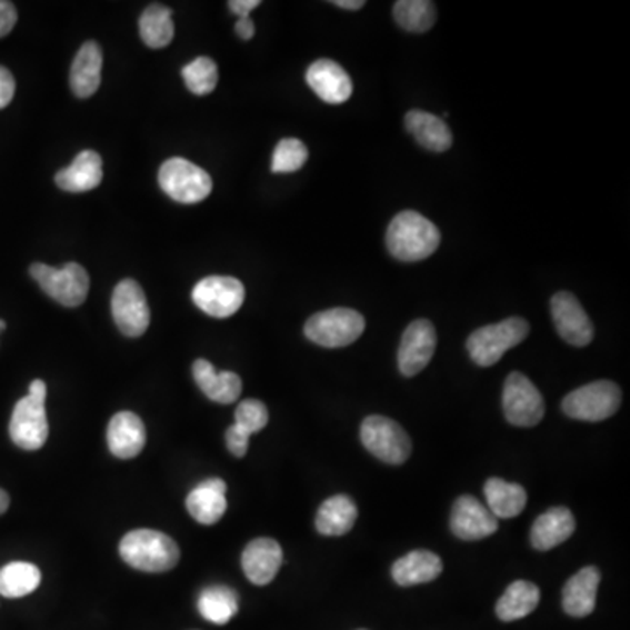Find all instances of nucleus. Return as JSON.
Wrapping results in <instances>:
<instances>
[{
  "instance_id": "f257e3e1",
  "label": "nucleus",
  "mask_w": 630,
  "mask_h": 630,
  "mask_svg": "<svg viewBox=\"0 0 630 630\" xmlns=\"http://www.w3.org/2000/svg\"><path fill=\"white\" fill-rule=\"evenodd\" d=\"M440 230L428 218L413 210H404L392 219L389 224L386 243L396 260L412 261L428 260L440 246Z\"/></svg>"
},
{
  "instance_id": "f03ea898",
  "label": "nucleus",
  "mask_w": 630,
  "mask_h": 630,
  "mask_svg": "<svg viewBox=\"0 0 630 630\" xmlns=\"http://www.w3.org/2000/svg\"><path fill=\"white\" fill-rule=\"evenodd\" d=\"M121 559L146 573H166L179 562V547L170 536L153 529L128 532L120 543Z\"/></svg>"
},
{
  "instance_id": "7ed1b4c3",
  "label": "nucleus",
  "mask_w": 630,
  "mask_h": 630,
  "mask_svg": "<svg viewBox=\"0 0 630 630\" xmlns=\"http://www.w3.org/2000/svg\"><path fill=\"white\" fill-rule=\"evenodd\" d=\"M529 334V322L510 318L498 324L483 326L468 338V352L478 367H492L504 352L522 343Z\"/></svg>"
},
{
  "instance_id": "20e7f679",
  "label": "nucleus",
  "mask_w": 630,
  "mask_h": 630,
  "mask_svg": "<svg viewBox=\"0 0 630 630\" xmlns=\"http://www.w3.org/2000/svg\"><path fill=\"white\" fill-rule=\"evenodd\" d=\"M30 276L48 297L63 307L81 306L90 291V277L78 263H67L63 268L33 263L30 267Z\"/></svg>"
},
{
  "instance_id": "39448f33",
  "label": "nucleus",
  "mask_w": 630,
  "mask_h": 630,
  "mask_svg": "<svg viewBox=\"0 0 630 630\" xmlns=\"http://www.w3.org/2000/svg\"><path fill=\"white\" fill-rule=\"evenodd\" d=\"M364 326L363 316L356 310L330 309L313 313L307 321L306 337L326 349H340L354 343L363 334Z\"/></svg>"
},
{
  "instance_id": "423d86ee",
  "label": "nucleus",
  "mask_w": 630,
  "mask_h": 630,
  "mask_svg": "<svg viewBox=\"0 0 630 630\" xmlns=\"http://www.w3.org/2000/svg\"><path fill=\"white\" fill-rule=\"evenodd\" d=\"M620 403H622V392L617 383L598 380L569 392L562 400V410L571 419L601 422L614 416Z\"/></svg>"
},
{
  "instance_id": "0eeeda50",
  "label": "nucleus",
  "mask_w": 630,
  "mask_h": 630,
  "mask_svg": "<svg viewBox=\"0 0 630 630\" xmlns=\"http://www.w3.org/2000/svg\"><path fill=\"white\" fill-rule=\"evenodd\" d=\"M361 441L368 452L388 464H403L412 453V441L404 429L388 417H367L361 424Z\"/></svg>"
},
{
  "instance_id": "6e6552de",
  "label": "nucleus",
  "mask_w": 630,
  "mask_h": 630,
  "mask_svg": "<svg viewBox=\"0 0 630 630\" xmlns=\"http://www.w3.org/2000/svg\"><path fill=\"white\" fill-rule=\"evenodd\" d=\"M161 190L179 203H198L212 191L209 173L184 158H170L158 173Z\"/></svg>"
},
{
  "instance_id": "1a4fd4ad",
  "label": "nucleus",
  "mask_w": 630,
  "mask_h": 630,
  "mask_svg": "<svg viewBox=\"0 0 630 630\" xmlns=\"http://www.w3.org/2000/svg\"><path fill=\"white\" fill-rule=\"evenodd\" d=\"M503 410L511 426L534 428L544 417L543 396L528 377L513 371L504 382Z\"/></svg>"
},
{
  "instance_id": "9d476101",
  "label": "nucleus",
  "mask_w": 630,
  "mask_h": 630,
  "mask_svg": "<svg viewBox=\"0 0 630 630\" xmlns=\"http://www.w3.org/2000/svg\"><path fill=\"white\" fill-rule=\"evenodd\" d=\"M194 306L210 318L227 319L239 312L246 300V288L236 277L212 276L193 288Z\"/></svg>"
},
{
  "instance_id": "9b49d317",
  "label": "nucleus",
  "mask_w": 630,
  "mask_h": 630,
  "mask_svg": "<svg viewBox=\"0 0 630 630\" xmlns=\"http://www.w3.org/2000/svg\"><path fill=\"white\" fill-rule=\"evenodd\" d=\"M46 398L29 394L21 398L14 407L9 437L14 446L23 450H39L44 446L50 434L48 417H46Z\"/></svg>"
},
{
  "instance_id": "f8f14e48",
  "label": "nucleus",
  "mask_w": 630,
  "mask_h": 630,
  "mask_svg": "<svg viewBox=\"0 0 630 630\" xmlns=\"http://www.w3.org/2000/svg\"><path fill=\"white\" fill-rule=\"evenodd\" d=\"M111 309L116 326L124 337H142L148 331L151 312L144 291L136 280L124 279L116 286Z\"/></svg>"
},
{
  "instance_id": "ddd939ff",
  "label": "nucleus",
  "mask_w": 630,
  "mask_h": 630,
  "mask_svg": "<svg viewBox=\"0 0 630 630\" xmlns=\"http://www.w3.org/2000/svg\"><path fill=\"white\" fill-rule=\"evenodd\" d=\"M437 349V330L428 319H417L408 324L398 349V368L404 377L419 376L424 370Z\"/></svg>"
},
{
  "instance_id": "4468645a",
  "label": "nucleus",
  "mask_w": 630,
  "mask_h": 630,
  "mask_svg": "<svg viewBox=\"0 0 630 630\" xmlns=\"http://www.w3.org/2000/svg\"><path fill=\"white\" fill-rule=\"evenodd\" d=\"M550 310H552L553 324L564 342L574 347H586L592 342V322L573 294L560 291L550 301Z\"/></svg>"
},
{
  "instance_id": "2eb2a0df",
  "label": "nucleus",
  "mask_w": 630,
  "mask_h": 630,
  "mask_svg": "<svg viewBox=\"0 0 630 630\" xmlns=\"http://www.w3.org/2000/svg\"><path fill=\"white\" fill-rule=\"evenodd\" d=\"M498 528V519L473 496H461L453 503L450 529L459 540H483L494 534Z\"/></svg>"
},
{
  "instance_id": "dca6fc26",
  "label": "nucleus",
  "mask_w": 630,
  "mask_h": 630,
  "mask_svg": "<svg viewBox=\"0 0 630 630\" xmlns=\"http://www.w3.org/2000/svg\"><path fill=\"white\" fill-rule=\"evenodd\" d=\"M284 560L282 548L272 538H258L246 547L242 553V569L254 586H268L279 573Z\"/></svg>"
},
{
  "instance_id": "f3484780",
  "label": "nucleus",
  "mask_w": 630,
  "mask_h": 630,
  "mask_svg": "<svg viewBox=\"0 0 630 630\" xmlns=\"http://www.w3.org/2000/svg\"><path fill=\"white\" fill-rule=\"evenodd\" d=\"M307 83L326 103L338 106L352 96V81L342 67L333 60H318L307 70Z\"/></svg>"
},
{
  "instance_id": "a211bd4d",
  "label": "nucleus",
  "mask_w": 630,
  "mask_h": 630,
  "mask_svg": "<svg viewBox=\"0 0 630 630\" xmlns=\"http://www.w3.org/2000/svg\"><path fill=\"white\" fill-rule=\"evenodd\" d=\"M186 508L198 523L214 526L227 513V483L221 478L198 483L186 498Z\"/></svg>"
},
{
  "instance_id": "6ab92c4d",
  "label": "nucleus",
  "mask_w": 630,
  "mask_h": 630,
  "mask_svg": "<svg viewBox=\"0 0 630 630\" xmlns=\"http://www.w3.org/2000/svg\"><path fill=\"white\" fill-rule=\"evenodd\" d=\"M601 573L598 568L589 566L578 571L566 581L562 590V608L569 617L586 618L592 614L598 602V589Z\"/></svg>"
},
{
  "instance_id": "aec40b11",
  "label": "nucleus",
  "mask_w": 630,
  "mask_h": 630,
  "mask_svg": "<svg viewBox=\"0 0 630 630\" xmlns=\"http://www.w3.org/2000/svg\"><path fill=\"white\" fill-rule=\"evenodd\" d=\"M267 424L268 408L261 401H242L236 410V422L227 431L228 450L236 458H243L248 453L252 434L260 433Z\"/></svg>"
},
{
  "instance_id": "412c9836",
  "label": "nucleus",
  "mask_w": 630,
  "mask_h": 630,
  "mask_svg": "<svg viewBox=\"0 0 630 630\" xmlns=\"http://www.w3.org/2000/svg\"><path fill=\"white\" fill-rule=\"evenodd\" d=\"M108 446L116 458H137L146 447L144 422L133 412L116 413L108 426Z\"/></svg>"
},
{
  "instance_id": "4be33fe9",
  "label": "nucleus",
  "mask_w": 630,
  "mask_h": 630,
  "mask_svg": "<svg viewBox=\"0 0 630 630\" xmlns=\"http://www.w3.org/2000/svg\"><path fill=\"white\" fill-rule=\"evenodd\" d=\"M574 529H577V522L568 508H550L532 523V547L540 552L552 550L568 541L573 536Z\"/></svg>"
},
{
  "instance_id": "5701e85b",
  "label": "nucleus",
  "mask_w": 630,
  "mask_h": 630,
  "mask_svg": "<svg viewBox=\"0 0 630 630\" xmlns=\"http://www.w3.org/2000/svg\"><path fill=\"white\" fill-rule=\"evenodd\" d=\"M193 377L203 394L216 403L230 404L242 394V379L233 371H218L206 359H197Z\"/></svg>"
},
{
  "instance_id": "b1692460",
  "label": "nucleus",
  "mask_w": 630,
  "mask_h": 630,
  "mask_svg": "<svg viewBox=\"0 0 630 630\" xmlns=\"http://www.w3.org/2000/svg\"><path fill=\"white\" fill-rule=\"evenodd\" d=\"M102 50L96 41H88L81 46L70 67V88L79 99L96 96L102 81Z\"/></svg>"
},
{
  "instance_id": "393cba45",
  "label": "nucleus",
  "mask_w": 630,
  "mask_h": 630,
  "mask_svg": "<svg viewBox=\"0 0 630 630\" xmlns=\"http://www.w3.org/2000/svg\"><path fill=\"white\" fill-rule=\"evenodd\" d=\"M103 179L102 158L96 151H81L67 169L54 178L58 188L69 193H84L96 190Z\"/></svg>"
},
{
  "instance_id": "a878e982",
  "label": "nucleus",
  "mask_w": 630,
  "mask_h": 630,
  "mask_svg": "<svg viewBox=\"0 0 630 630\" xmlns=\"http://www.w3.org/2000/svg\"><path fill=\"white\" fill-rule=\"evenodd\" d=\"M443 571V562L437 553L416 550L392 564V580L400 587L420 586L437 580Z\"/></svg>"
},
{
  "instance_id": "bb28decb",
  "label": "nucleus",
  "mask_w": 630,
  "mask_h": 630,
  "mask_svg": "<svg viewBox=\"0 0 630 630\" xmlns=\"http://www.w3.org/2000/svg\"><path fill=\"white\" fill-rule=\"evenodd\" d=\"M404 124H407L408 132L412 133L413 139L429 151L443 153L452 146L453 137L449 124L431 112L413 109L404 118Z\"/></svg>"
},
{
  "instance_id": "cd10ccee",
  "label": "nucleus",
  "mask_w": 630,
  "mask_h": 630,
  "mask_svg": "<svg viewBox=\"0 0 630 630\" xmlns=\"http://www.w3.org/2000/svg\"><path fill=\"white\" fill-rule=\"evenodd\" d=\"M487 508L496 519H513L528 507V492L519 483L507 482L503 478H489L483 487Z\"/></svg>"
},
{
  "instance_id": "c85d7f7f",
  "label": "nucleus",
  "mask_w": 630,
  "mask_h": 630,
  "mask_svg": "<svg viewBox=\"0 0 630 630\" xmlns=\"http://www.w3.org/2000/svg\"><path fill=\"white\" fill-rule=\"evenodd\" d=\"M358 520V507L346 494L326 499L316 517V529L322 536H343L354 528Z\"/></svg>"
},
{
  "instance_id": "c756f323",
  "label": "nucleus",
  "mask_w": 630,
  "mask_h": 630,
  "mask_svg": "<svg viewBox=\"0 0 630 630\" xmlns=\"http://www.w3.org/2000/svg\"><path fill=\"white\" fill-rule=\"evenodd\" d=\"M540 589L534 583L526 580L513 581L496 604V614L503 622H516L520 618L529 617L540 604Z\"/></svg>"
},
{
  "instance_id": "7c9ffc66",
  "label": "nucleus",
  "mask_w": 630,
  "mask_h": 630,
  "mask_svg": "<svg viewBox=\"0 0 630 630\" xmlns=\"http://www.w3.org/2000/svg\"><path fill=\"white\" fill-rule=\"evenodd\" d=\"M198 611L209 622L224 626L239 611V596L227 586L207 587L198 598Z\"/></svg>"
},
{
  "instance_id": "2f4dec72",
  "label": "nucleus",
  "mask_w": 630,
  "mask_h": 630,
  "mask_svg": "<svg viewBox=\"0 0 630 630\" xmlns=\"http://www.w3.org/2000/svg\"><path fill=\"white\" fill-rule=\"evenodd\" d=\"M140 38L146 46L153 50H161L172 42L173 21L172 11L163 4H151L146 9L139 21Z\"/></svg>"
},
{
  "instance_id": "473e14b6",
  "label": "nucleus",
  "mask_w": 630,
  "mask_h": 630,
  "mask_svg": "<svg viewBox=\"0 0 630 630\" xmlns=\"http://www.w3.org/2000/svg\"><path fill=\"white\" fill-rule=\"evenodd\" d=\"M41 586V571L30 562H11L0 569V596L8 599L26 598Z\"/></svg>"
},
{
  "instance_id": "72a5a7b5",
  "label": "nucleus",
  "mask_w": 630,
  "mask_h": 630,
  "mask_svg": "<svg viewBox=\"0 0 630 630\" xmlns=\"http://www.w3.org/2000/svg\"><path fill=\"white\" fill-rule=\"evenodd\" d=\"M392 11L396 23L407 32H428L437 21V6L429 0H400L396 2Z\"/></svg>"
},
{
  "instance_id": "f704fd0d",
  "label": "nucleus",
  "mask_w": 630,
  "mask_h": 630,
  "mask_svg": "<svg viewBox=\"0 0 630 630\" xmlns=\"http://www.w3.org/2000/svg\"><path fill=\"white\" fill-rule=\"evenodd\" d=\"M182 79L194 96H209L218 87V66L210 58H197L182 69Z\"/></svg>"
},
{
  "instance_id": "c9c22d12",
  "label": "nucleus",
  "mask_w": 630,
  "mask_h": 630,
  "mask_svg": "<svg viewBox=\"0 0 630 630\" xmlns=\"http://www.w3.org/2000/svg\"><path fill=\"white\" fill-rule=\"evenodd\" d=\"M309 160V149L298 139H282L272 157L273 173H291L300 170Z\"/></svg>"
},
{
  "instance_id": "e433bc0d",
  "label": "nucleus",
  "mask_w": 630,
  "mask_h": 630,
  "mask_svg": "<svg viewBox=\"0 0 630 630\" xmlns=\"http://www.w3.org/2000/svg\"><path fill=\"white\" fill-rule=\"evenodd\" d=\"M18 21L17 8L8 0H0V39L14 29Z\"/></svg>"
},
{
  "instance_id": "4c0bfd02",
  "label": "nucleus",
  "mask_w": 630,
  "mask_h": 630,
  "mask_svg": "<svg viewBox=\"0 0 630 630\" xmlns=\"http://www.w3.org/2000/svg\"><path fill=\"white\" fill-rule=\"evenodd\" d=\"M17 83L11 72L6 67L0 66V109L8 108L9 102L13 100Z\"/></svg>"
},
{
  "instance_id": "58836bf2",
  "label": "nucleus",
  "mask_w": 630,
  "mask_h": 630,
  "mask_svg": "<svg viewBox=\"0 0 630 630\" xmlns=\"http://www.w3.org/2000/svg\"><path fill=\"white\" fill-rule=\"evenodd\" d=\"M260 4V0H230L228 8H230L231 13L239 18H249V14Z\"/></svg>"
},
{
  "instance_id": "ea45409f",
  "label": "nucleus",
  "mask_w": 630,
  "mask_h": 630,
  "mask_svg": "<svg viewBox=\"0 0 630 630\" xmlns=\"http://www.w3.org/2000/svg\"><path fill=\"white\" fill-rule=\"evenodd\" d=\"M254 30V23H252L251 18H239V21H237L236 32L243 41H251Z\"/></svg>"
},
{
  "instance_id": "a19ab883",
  "label": "nucleus",
  "mask_w": 630,
  "mask_h": 630,
  "mask_svg": "<svg viewBox=\"0 0 630 630\" xmlns=\"http://www.w3.org/2000/svg\"><path fill=\"white\" fill-rule=\"evenodd\" d=\"M333 4L337 8L350 9V11H358V9L364 8V0H333Z\"/></svg>"
},
{
  "instance_id": "79ce46f5",
  "label": "nucleus",
  "mask_w": 630,
  "mask_h": 630,
  "mask_svg": "<svg viewBox=\"0 0 630 630\" xmlns=\"http://www.w3.org/2000/svg\"><path fill=\"white\" fill-rule=\"evenodd\" d=\"M9 503H11V499H9L8 492L4 489H0V516H4L6 511H8Z\"/></svg>"
},
{
  "instance_id": "37998d69",
  "label": "nucleus",
  "mask_w": 630,
  "mask_h": 630,
  "mask_svg": "<svg viewBox=\"0 0 630 630\" xmlns=\"http://www.w3.org/2000/svg\"><path fill=\"white\" fill-rule=\"evenodd\" d=\"M6 330V322L0 319V333Z\"/></svg>"
},
{
  "instance_id": "c03bdc74",
  "label": "nucleus",
  "mask_w": 630,
  "mask_h": 630,
  "mask_svg": "<svg viewBox=\"0 0 630 630\" xmlns=\"http://www.w3.org/2000/svg\"><path fill=\"white\" fill-rule=\"evenodd\" d=\"M359 630H367V629H359Z\"/></svg>"
}]
</instances>
